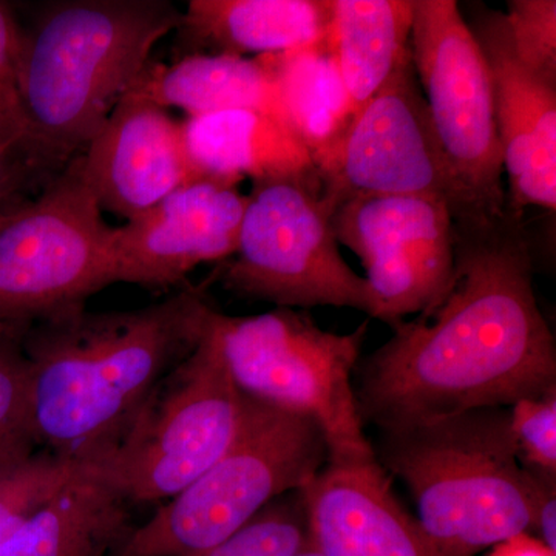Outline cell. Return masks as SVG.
<instances>
[{"label": "cell", "instance_id": "1", "mask_svg": "<svg viewBox=\"0 0 556 556\" xmlns=\"http://www.w3.org/2000/svg\"><path fill=\"white\" fill-rule=\"evenodd\" d=\"M453 223L447 295L394 325L362 368L358 413L380 431L556 390L555 338L538 306L522 218Z\"/></svg>", "mask_w": 556, "mask_h": 556}, {"label": "cell", "instance_id": "2", "mask_svg": "<svg viewBox=\"0 0 556 556\" xmlns=\"http://www.w3.org/2000/svg\"><path fill=\"white\" fill-rule=\"evenodd\" d=\"M212 308L201 288L144 308L65 311L27 329L33 434L39 448L98 459L160 380L195 350Z\"/></svg>", "mask_w": 556, "mask_h": 556}, {"label": "cell", "instance_id": "3", "mask_svg": "<svg viewBox=\"0 0 556 556\" xmlns=\"http://www.w3.org/2000/svg\"><path fill=\"white\" fill-rule=\"evenodd\" d=\"M182 11L167 0L49 2L22 27L20 90L33 137L62 161L89 144Z\"/></svg>", "mask_w": 556, "mask_h": 556}, {"label": "cell", "instance_id": "4", "mask_svg": "<svg viewBox=\"0 0 556 556\" xmlns=\"http://www.w3.org/2000/svg\"><path fill=\"white\" fill-rule=\"evenodd\" d=\"M376 459L404 481L437 556H475L530 530L510 408H479L382 431Z\"/></svg>", "mask_w": 556, "mask_h": 556}, {"label": "cell", "instance_id": "5", "mask_svg": "<svg viewBox=\"0 0 556 556\" xmlns=\"http://www.w3.org/2000/svg\"><path fill=\"white\" fill-rule=\"evenodd\" d=\"M328 463L327 441L314 420L244 396L240 428L225 455L135 527L115 556L206 555L277 497L313 484Z\"/></svg>", "mask_w": 556, "mask_h": 556}, {"label": "cell", "instance_id": "6", "mask_svg": "<svg viewBox=\"0 0 556 556\" xmlns=\"http://www.w3.org/2000/svg\"><path fill=\"white\" fill-rule=\"evenodd\" d=\"M208 325L244 396L314 420L331 463L376 457L353 387L368 320L338 334L318 327L303 311L276 308L233 317L212 308Z\"/></svg>", "mask_w": 556, "mask_h": 556}, {"label": "cell", "instance_id": "7", "mask_svg": "<svg viewBox=\"0 0 556 556\" xmlns=\"http://www.w3.org/2000/svg\"><path fill=\"white\" fill-rule=\"evenodd\" d=\"M212 308L195 350L153 388L119 441L91 460L131 506L178 495L237 437L244 396L208 325Z\"/></svg>", "mask_w": 556, "mask_h": 556}, {"label": "cell", "instance_id": "8", "mask_svg": "<svg viewBox=\"0 0 556 556\" xmlns=\"http://www.w3.org/2000/svg\"><path fill=\"white\" fill-rule=\"evenodd\" d=\"M336 208L320 177L254 182L239 243L219 280L241 298L266 300L277 308L334 306L379 320L367 278L340 254Z\"/></svg>", "mask_w": 556, "mask_h": 556}, {"label": "cell", "instance_id": "9", "mask_svg": "<svg viewBox=\"0 0 556 556\" xmlns=\"http://www.w3.org/2000/svg\"><path fill=\"white\" fill-rule=\"evenodd\" d=\"M413 67L453 182V222L506 217L492 80L455 0H413Z\"/></svg>", "mask_w": 556, "mask_h": 556}, {"label": "cell", "instance_id": "10", "mask_svg": "<svg viewBox=\"0 0 556 556\" xmlns=\"http://www.w3.org/2000/svg\"><path fill=\"white\" fill-rule=\"evenodd\" d=\"M113 237L78 153L0 222V321L30 327L86 306L115 283Z\"/></svg>", "mask_w": 556, "mask_h": 556}, {"label": "cell", "instance_id": "11", "mask_svg": "<svg viewBox=\"0 0 556 556\" xmlns=\"http://www.w3.org/2000/svg\"><path fill=\"white\" fill-rule=\"evenodd\" d=\"M332 228L338 243L367 270L383 324L393 328L447 295L455 274V223L447 201L353 197L336 208Z\"/></svg>", "mask_w": 556, "mask_h": 556}, {"label": "cell", "instance_id": "12", "mask_svg": "<svg viewBox=\"0 0 556 556\" xmlns=\"http://www.w3.org/2000/svg\"><path fill=\"white\" fill-rule=\"evenodd\" d=\"M316 169L338 206L353 197L413 195L445 200L452 211V177L412 56L354 113Z\"/></svg>", "mask_w": 556, "mask_h": 556}, {"label": "cell", "instance_id": "13", "mask_svg": "<svg viewBox=\"0 0 556 556\" xmlns=\"http://www.w3.org/2000/svg\"><path fill=\"white\" fill-rule=\"evenodd\" d=\"M492 80L493 112L507 175V212L556 208V83L526 67L506 14L473 3L466 20Z\"/></svg>", "mask_w": 556, "mask_h": 556}, {"label": "cell", "instance_id": "14", "mask_svg": "<svg viewBox=\"0 0 556 556\" xmlns=\"http://www.w3.org/2000/svg\"><path fill=\"white\" fill-rule=\"evenodd\" d=\"M248 195L199 179L115 228L113 281L146 288L178 283L203 263L232 257Z\"/></svg>", "mask_w": 556, "mask_h": 556}, {"label": "cell", "instance_id": "15", "mask_svg": "<svg viewBox=\"0 0 556 556\" xmlns=\"http://www.w3.org/2000/svg\"><path fill=\"white\" fill-rule=\"evenodd\" d=\"M79 155L84 178L102 211L127 222L199 181L181 123L135 90L121 98Z\"/></svg>", "mask_w": 556, "mask_h": 556}, {"label": "cell", "instance_id": "16", "mask_svg": "<svg viewBox=\"0 0 556 556\" xmlns=\"http://www.w3.org/2000/svg\"><path fill=\"white\" fill-rule=\"evenodd\" d=\"M303 493L309 540L324 556H437L376 457L329 460Z\"/></svg>", "mask_w": 556, "mask_h": 556}, {"label": "cell", "instance_id": "17", "mask_svg": "<svg viewBox=\"0 0 556 556\" xmlns=\"http://www.w3.org/2000/svg\"><path fill=\"white\" fill-rule=\"evenodd\" d=\"M197 179L239 186L281 178L320 177L313 156L283 121L257 110H225L182 121Z\"/></svg>", "mask_w": 556, "mask_h": 556}, {"label": "cell", "instance_id": "18", "mask_svg": "<svg viewBox=\"0 0 556 556\" xmlns=\"http://www.w3.org/2000/svg\"><path fill=\"white\" fill-rule=\"evenodd\" d=\"M328 0H190L178 42L188 54L285 53L327 40Z\"/></svg>", "mask_w": 556, "mask_h": 556}, {"label": "cell", "instance_id": "19", "mask_svg": "<svg viewBox=\"0 0 556 556\" xmlns=\"http://www.w3.org/2000/svg\"><path fill=\"white\" fill-rule=\"evenodd\" d=\"M131 504L93 463L0 544V556H115L135 530Z\"/></svg>", "mask_w": 556, "mask_h": 556}, {"label": "cell", "instance_id": "20", "mask_svg": "<svg viewBox=\"0 0 556 556\" xmlns=\"http://www.w3.org/2000/svg\"><path fill=\"white\" fill-rule=\"evenodd\" d=\"M130 90L160 108L185 110L188 118L225 110H257L285 123L265 56L188 54L172 65L149 64Z\"/></svg>", "mask_w": 556, "mask_h": 556}, {"label": "cell", "instance_id": "21", "mask_svg": "<svg viewBox=\"0 0 556 556\" xmlns=\"http://www.w3.org/2000/svg\"><path fill=\"white\" fill-rule=\"evenodd\" d=\"M328 49L354 113L412 56L413 0H328Z\"/></svg>", "mask_w": 556, "mask_h": 556}, {"label": "cell", "instance_id": "22", "mask_svg": "<svg viewBox=\"0 0 556 556\" xmlns=\"http://www.w3.org/2000/svg\"><path fill=\"white\" fill-rule=\"evenodd\" d=\"M265 58L276 80L285 123L316 164L334 148L354 116L327 40Z\"/></svg>", "mask_w": 556, "mask_h": 556}, {"label": "cell", "instance_id": "23", "mask_svg": "<svg viewBox=\"0 0 556 556\" xmlns=\"http://www.w3.org/2000/svg\"><path fill=\"white\" fill-rule=\"evenodd\" d=\"M86 464L42 448L0 464V544L46 506Z\"/></svg>", "mask_w": 556, "mask_h": 556}, {"label": "cell", "instance_id": "24", "mask_svg": "<svg viewBox=\"0 0 556 556\" xmlns=\"http://www.w3.org/2000/svg\"><path fill=\"white\" fill-rule=\"evenodd\" d=\"M27 329L0 321V464L39 448L31 427Z\"/></svg>", "mask_w": 556, "mask_h": 556}, {"label": "cell", "instance_id": "25", "mask_svg": "<svg viewBox=\"0 0 556 556\" xmlns=\"http://www.w3.org/2000/svg\"><path fill=\"white\" fill-rule=\"evenodd\" d=\"M309 543L303 490L277 497L225 543L203 556H298Z\"/></svg>", "mask_w": 556, "mask_h": 556}, {"label": "cell", "instance_id": "26", "mask_svg": "<svg viewBox=\"0 0 556 556\" xmlns=\"http://www.w3.org/2000/svg\"><path fill=\"white\" fill-rule=\"evenodd\" d=\"M67 163L38 142L0 139V222L35 199Z\"/></svg>", "mask_w": 556, "mask_h": 556}, {"label": "cell", "instance_id": "27", "mask_svg": "<svg viewBox=\"0 0 556 556\" xmlns=\"http://www.w3.org/2000/svg\"><path fill=\"white\" fill-rule=\"evenodd\" d=\"M504 14L519 61L556 83L555 0H508Z\"/></svg>", "mask_w": 556, "mask_h": 556}, {"label": "cell", "instance_id": "28", "mask_svg": "<svg viewBox=\"0 0 556 556\" xmlns=\"http://www.w3.org/2000/svg\"><path fill=\"white\" fill-rule=\"evenodd\" d=\"M510 431L522 466L556 475V390L511 405Z\"/></svg>", "mask_w": 556, "mask_h": 556}, {"label": "cell", "instance_id": "29", "mask_svg": "<svg viewBox=\"0 0 556 556\" xmlns=\"http://www.w3.org/2000/svg\"><path fill=\"white\" fill-rule=\"evenodd\" d=\"M21 40L22 25L14 14L13 7L0 0V139L38 142L33 137L30 124L22 104Z\"/></svg>", "mask_w": 556, "mask_h": 556}, {"label": "cell", "instance_id": "30", "mask_svg": "<svg viewBox=\"0 0 556 556\" xmlns=\"http://www.w3.org/2000/svg\"><path fill=\"white\" fill-rule=\"evenodd\" d=\"M525 467V466H522ZM526 468L530 497V529L556 554V475Z\"/></svg>", "mask_w": 556, "mask_h": 556}, {"label": "cell", "instance_id": "31", "mask_svg": "<svg viewBox=\"0 0 556 556\" xmlns=\"http://www.w3.org/2000/svg\"><path fill=\"white\" fill-rule=\"evenodd\" d=\"M489 556H556V554L548 551L538 538L530 536L529 533H521V535L497 544Z\"/></svg>", "mask_w": 556, "mask_h": 556}, {"label": "cell", "instance_id": "32", "mask_svg": "<svg viewBox=\"0 0 556 556\" xmlns=\"http://www.w3.org/2000/svg\"><path fill=\"white\" fill-rule=\"evenodd\" d=\"M298 556H324V555H321L320 552H318V548L316 546H314V544L311 543V540H309V543L306 544V546L303 547L302 551L299 552Z\"/></svg>", "mask_w": 556, "mask_h": 556}]
</instances>
